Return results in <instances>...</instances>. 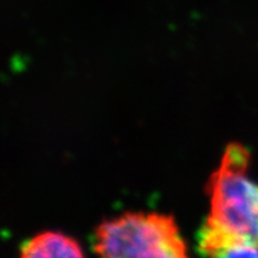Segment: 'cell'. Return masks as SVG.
Wrapping results in <instances>:
<instances>
[{
  "label": "cell",
  "mask_w": 258,
  "mask_h": 258,
  "mask_svg": "<svg viewBox=\"0 0 258 258\" xmlns=\"http://www.w3.org/2000/svg\"><path fill=\"white\" fill-rule=\"evenodd\" d=\"M250 152L241 144L226 147L207 191L211 211L199 232V251L211 258L238 244L258 246V184L246 176Z\"/></svg>",
  "instance_id": "6da1fadb"
},
{
  "label": "cell",
  "mask_w": 258,
  "mask_h": 258,
  "mask_svg": "<svg viewBox=\"0 0 258 258\" xmlns=\"http://www.w3.org/2000/svg\"><path fill=\"white\" fill-rule=\"evenodd\" d=\"M98 258H189L172 217L124 213L102 222L93 235Z\"/></svg>",
  "instance_id": "7a4b0ae2"
},
{
  "label": "cell",
  "mask_w": 258,
  "mask_h": 258,
  "mask_svg": "<svg viewBox=\"0 0 258 258\" xmlns=\"http://www.w3.org/2000/svg\"><path fill=\"white\" fill-rule=\"evenodd\" d=\"M19 258H84V254L71 237L48 231L24 241Z\"/></svg>",
  "instance_id": "3957f363"
},
{
  "label": "cell",
  "mask_w": 258,
  "mask_h": 258,
  "mask_svg": "<svg viewBox=\"0 0 258 258\" xmlns=\"http://www.w3.org/2000/svg\"><path fill=\"white\" fill-rule=\"evenodd\" d=\"M211 258H258V246L250 244L233 245Z\"/></svg>",
  "instance_id": "277c9868"
}]
</instances>
